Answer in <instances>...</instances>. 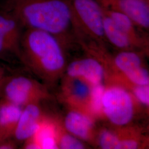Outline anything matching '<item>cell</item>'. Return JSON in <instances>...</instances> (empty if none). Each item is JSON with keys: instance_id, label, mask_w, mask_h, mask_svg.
Segmentation results:
<instances>
[{"instance_id": "6da1fadb", "label": "cell", "mask_w": 149, "mask_h": 149, "mask_svg": "<svg viewBox=\"0 0 149 149\" xmlns=\"http://www.w3.org/2000/svg\"><path fill=\"white\" fill-rule=\"evenodd\" d=\"M13 13L20 23L49 33L61 43L74 29L69 0H13Z\"/></svg>"}, {"instance_id": "7a4b0ae2", "label": "cell", "mask_w": 149, "mask_h": 149, "mask_svg": "<svg viewBox=\"0 0 149 149\" xmlns=\"http://www.w3.org/2000/svg\"><path fill=\"white\" fill-rule=\"evenodd\" d=\"M20 46L27 59L44 74L54 76L64 69L65 59L61 43L53 35L29 28L21 39Z\"/></svg>"}, {"instance_id": "3957f363", "label": "cell", "mask_w": 149, "mask_h": 149, "mask_svg": "<svg viewBox=\"0 0 149 149\" xmlns=\"http://www.w3.org/2000/svg\"><path fill=\"white\" fill-rule=\"evenodd\" d=\"M74 29L101 41L104 39L103 13L96 0H69Z\"/></svg>"}, {"instance_id": "277c9868", "label": "cell", "mask_w": 149, "mask_h": 149, "mask_svg": "<svg viewBox=\"0 0 149 149\" xmlns=\"http://www.w3.org/2000/svg\"><path fill=\"white\" fill-rule=\"evenodd\" d=\"M102 112L116 125L128 124L133 118L134 114L132 96L119 86L105 89L102 100Z\"/></svg>"}, {"instance_id": "5b68a950", "label": "cell", "mask_w": 149, "mask_h": 149, "mask_svg": "<svg viewBox=\"0 0 149 149\" xmlns=\"http://www.w3.org/2000/svg\"><path fill=\"white\" fill-rule=\"evenodd\" d=\"M102 7L128 16L136 26L149 28V0H96Z\"/></svg>"}, {"instance_id": "8992f818", "label": "cell", "mask_w": 149, "mask_h": 149, "mask_svg": "<svg viewBox=\"0 0 149 149\" xmlns=\"http://www.w3.org/2000/svg\"><path fill=\"white\" fill-rule=\"evenodd\" d=\"M67 74L72 78H82L93 86L102 84L104 70L97 60L89 58L71 63L67 68Z\"/></svg>"}, {"instance_id": "52a82bcc", "label": "cell", "mask_w": 149, "mask_h": 149, "mask_svg": "<svg viewBox=\"0 0 149 149\" xmlns=\"http://www.w3.org/2000/svg\"><path fill=\"white\" fill-rule=\"evenodd\" d=\"M19 23L14 16L0 15V54L20 49Z\"/></svg>"}, {"instance_id": "ba28073f", "label": "cell", "mask_w": 149, "mask_h": 149, "mask_svg": "<svg viewBox=\"0 0 149 149\" xmlns=\"http://www.w3.org/2000/svg\"><path fill=\"white\" fill-rule=\"evenodd\" d=\"M40 111L39 107L29 104L22 111L17 123L15 136L19 140H24L34 136L40 127L38 122Z\"/></svg>"}, {"instance_id": "9c48e42d", "label": "cell", "mask_w": 149, "mask_h": 149, "mask_svg": "<svg viewBox=\"0 0 149 149\" xmlns=\"http://www.w3.org/2000/svg\"><path fill=\"white\" fill-rule=\"evenodd\" d=\"M33 89L34 85L31 80L19 76L13 78L8 82L5 93L12 103L20 106L28 101Z\"/></svg>"}, {"instance_id": "30bf717a", "label": "cell", "mask_w": 149, "mask_h": 149, "mask_svg": "<svg viewBox=\"0 0 149 149\" xmlns=\"http://www.w3.org/2000/svg\"><path fill=\"white\" fill-rule=\"evenodd\" d=\"M103 31L104 38L117 48L129 50L135 47H142L139 43L117 27L112 19L104 13Z\"/></svg>"}, {"instance_id": "8fae6325", "label": "cell", "mask_w": 149, "mask_h": 149, "mask_svg": "<svg viewBox=\"0 0 149 149\" xmlns=\"http://www.w3.org/2000/svg\"><path fill=\"white\" fill-rule=\"evenodd\" d=\"M64 125L70 133L84 140L90 137L93 128V123L90 117L77 111H71L67 114Z\"/></svg>"}, {"instance_id": "7c38bea8", "label": "cell", "mask_w": 149, "mask_h": 149, "mask_svg": "<svg viewBox=\"0 0 149 149\" xmlns=\"http://www.w3.org/2000/svg\"><path fill=\"white\" fill-rule=\"evenodd\" d=\"M102 7V6H101ZM103 13L109 17L116 25L127 33L142 47L146 44L144 39L139 36L135 29V24L128 16L117 11L108 10L102 7Z\"/></svg>"}, {"instance_id": "4fadbf2b", "label": "cell", "mask_w": 149, "mask_h": 149, "mask_svg": "<svg viewBox=\"0 0 149 149\" xmlns=\"http://www.w3.org/2000/svg\"><path fill=\"white\" fill-rule=\"evenodd\" d=\"M114 61L118 69L125 76L143 66L138 53L130 50H125L118 54Z\"/></svg>"}, {"instance_id": "5bb4252c", "label": "cell", "mask_w": 149, "mask_h": 149, "mask_svg": "<svg viewBox=\"0 0 149 149\" xmlns=\"http://www.w3.org/2000/svg\"><path fill=\"white\" fill-rule=\"evenodd\" d=\"M37 135V141L41 149H55L58 148V145L55 136L54 129L49 125H40Z\"/></svg>"}, {"instance_id": "9a60e30c", "label": "cell", "mask_w": 149, "mask_h": 149, "mask_svg": "<svg viewBox=\"0 0 149 149\" xmlns=\"http://www.w3.org/2000/svg\"><path fill=\"white\" fill-rule=\"evenodd\" d=\"M22 110L19 106L13 103L5 104L0 108V124L8 125L17 123L21 117Z\"/></svg>"}, {"instance_id": "2e32d148", "label": "cell", "mask_w": 149, "mask_h": 149, "mask_svg": "<svg viewBox=\"0 0 149 149\" xmlns=\"http://www.w3.org/2000/svg\"><path fill=\"white\" fill-rule=\"evenodd\" d=\"M105 87L102 84L92 86L90 93V104L91 111L98 114L102 112V100Z\"/></svg>"}, {"instance_id": "e0dca14e", "label": "cell", "mask_w": 149, "mask_h": 149, "mask_svg": "<svg viewBox=\"0 0 149 149\" xmlns=\"http://www.w3.org/2000/svg\"><path fill=\"white\" fill-rule=\"evenodd\" d=\"M120 142L116 134L108 130L103 131L99 138L100 145L103 149H120Z\"/></svg>"}, {"instance_id": "ac0fdd59", "label": "cell", "mask_w": 149, "mask_h": 149, "mask_svg": "<svg viewBox=\"0 0 149 149\" xmlns=\"http://www.w3.org/2000/svg\"><path fill=\"white\" fill-rule=\"evenodd\" d=\"M60 149H82L85 146L77 137L73 135L64 134L59 140V146Z\"/></svg>"}, {"instance_id": "d6986e66", "label": "cell", "mask_w": 149, "mask_h": 149, "mask_svg": "<svg viewBox=\"0 0 149 149\" xmlns=\"http://www.w3.org/2000/svg\"><path fill=\"white\" fill-rule=\"evenodd\" d=\"M126 77L135 85H149V72L143 66Z\"/></svg>"}, {"instance_id": "ffe728a7", "label": "cell", "mask_w": 149, "mask_h": 149, "mask_svg": "<svg viewBox=\"0 0 149 149\" xmlns=\"http://www.w3.org/2000/svg\"><path fill=\"white\" fill-rule=\"evenodd\" d=\"M133 93L135 97L139 102L145 106H149V85H135L134 88Z\"/></svg>"}, {"instance_id": "44dd1931", "label": "cell", "mask_w": 149, "mask_h": 149, "mask_svg": "<svg viewBox=\"0 0 149 149\" xmlns=\"http://www.w3.org/2000/svg\"><path fill=\"white\" fill-rule=\"evenodd\" d=\"M74 85V94L77 98L82 99L88 95H90L91 90L85 83L82 81H76Z\"/></svg>"}, {"instance_id": "7402d4cb", "label": "cell", "mask_w": 149, "mask_h": 149, "mask_svg": "<svg viewBox=\"0 0 149 149\" xmlns=\"http://www.w3.org/2000/svg\"><path fill=\"white\" fill-rule=\"evenodd\" d=\"M138 146V142L134 139H125L120 142V149H135Z\"/></svg>"}, {"instance_id": "603a6c76", "label": "cell", "mask_w": 149, "mask_h": 149, "mask_svg": "<svg viewBox=\"0 0 149 149\" xmlns=\"http://www.w3.org/2000/svg\"><path fill=\"white\" fill-rule=\"evenodd\" d=\"M26 148L30 149H41L40 146H39V145L37 143H36V142L31 143L28 144V145H27Z\"/></svg>"}]
</instances>
